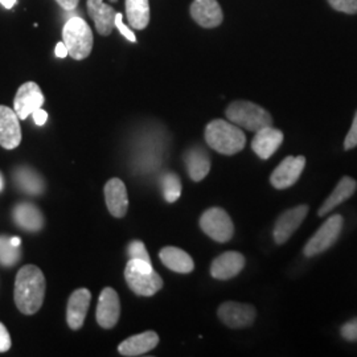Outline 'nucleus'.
<instances>
[{
    "instance_id": "nucleus-1",
    "label": "nucleus",
    "mask_w": 357,
    "mask_h": 357,
    "mask_svg": "<svg viewBox=\"0 0 357 357\" xmlns=\"http://www.w3.org/2000/svg\"><path fill=\"white\" fill-rule=\"evenodd\" d=\"M47 282L43 271L35 265H26L20 268L15 281V303L26 314L33 315L43 306Z\"/></svg>"
},
{
    "instance_id": "nucleus-6",
    "label": "nucleus",
    "mask_w": 357,
    "mask_h": 357,
    "mask_svg": "<svg viewBox=\"0 0 357 357\" xmlns=\"http://www.w3.org/2000/svg\"><path fill=\"white\" fill-rule=\"evenodd\" d=\"M344 220L340 215H332L318 231L308 240L303 253L306 257H315L326 250H328L333 243L337 241L342 229H343Z\"/></svg>"
},
{
    "instance_id": "nucleus-29",
    "label": "nucleus",
    "mask_w": 357,
    "mask_h": 357,
    "mask_svg": "<svg viewBox=\"0 0 357 357\" xmlns=\"http://www.w3.org/2000/svg\"><path fill=\"white\" fill-rule=\"evenodd\" d=\"M128 255L130 259H142L146 262H151L150 255L144 246V243L142 241H132L128 245Z\"/></svg>"
},
{
    "instance_id": "nucleus-26",
    "label": "nucleus",
    "mask_w": 357,
    "mask_h": 357,
    "mask_svg": "<svg viewBox=\"0 0 357 357\" xmlns=\"http://www.w3.org/2000/svg\"><path fill=\"white\" fill-rule=\"evenodd\" d=\"M126 16L128 24L142 31L150 23V1L149 0H126Z\"/></svg>"
},
{
    "instance_id": "nucleus-5",
    "label": "nucleus",
    "mask_w": 357,
    "mask_h": 357,
    "mask_svg": "<svg viewBox=\"0 0 357 357\" xmlns=\"http://www.w3.org/2000/svg\"><path fill=\"white\" fill-rule=\"evenodd\" d=\"M63 41L72 59H86L93 50V32L89 24L82 17H70L63 28Z\"/></svg>"
},
{
    "instance_id": "nucleus-27",
    "label": "nucleus",
    "mask_w": 357,
    "mask_h": 357,
    "mask_svg": "<svg viewBox=\"0 0 357 357\" xmlns=\"http://www.w3.org/2000/svg\"><path fill=\"white\" fill-rule=\"evenodd\" d=\"M20 246H15L11 243V237L0 236V265L11 268L20 261Z\"/></svg>"
},
{
    "instance_id": "nucleus-10",
    "label": "nucleus",
    "mask_w": 357,
    "mask_h": 357,
    "mask_svg": "<svg viewBox=\"0 0 357 357\" xmlns=\"http://www.w3.org/2000/svg\"><path fill=\"white\" fill-rule=\"evenodd\" d=\"M44 94L36 82L23 84L13 100V110L19 119H26L35 110L44 105Z\"/></svg>"
},
{
    "instance_id": "nucleus-35",
    "label": "nucleus",
    "mask_w": 357,
    "mask_h": 357,
    "mask_svg": "<svg viewBox=\"0 0 357 357\" xmlns=\"http://www.w3.org/2000/svg\"><path fill=\"white\" fill-rule=\"evenodd\" d=\"M32 116H33V121H35V123L38 126H44L47 123V121H48V113L45 110H43L41 107L38 109V110H35L32 113Z\"/></svg>"
},
{
    "instance_id": "nucleus-14",
    "label": "nucleus",
    "mask_w": 357,
    "mask_h": 357,
    "mask_svg": "<svg viewBox=\"0 0 357 357\" xmlns=\"http://www.w3.org/2000/svg\"><path fill=\"white\" fill-rule=\"evenodd\" d=\"M192 19L203 28H216L224 20V13L217 0H193Z\"/></svg>"
},
{
    "instance_id": "nucleus-24",
    "label": "nucleus",
    "mask_w": 357,
    "mask_h": 357,
    "mask_svg": "<svg viewBox=\"0 0 357 357\" xmlns=\"http://www.w3.org/2000/svg\"><path fill=\"white\" fill-rule=\"evenodd\" d=\"M160 261L165 266L180 274H188L195 268V262L191 255L175 246H166L160 250Z\"/></svg>"
},
{
    "instance_id": "nucleus-2",
    "label": "nucleus",
    "mask_w": 357,
    "mask_h": 357,
    "mask_svg": "<svg viewBox=\"0 0 357 357\" xmlns=\"http://www.w3.org/2000/svg\"><path fill=\"white\" fill-rule=\"evenodd\" d=\"M205 141L217 153L234 155L243 151L246 137L241 128L234 123L224 119H215L205 128Z\"/></svg>"
},
{
    "instance_id": "nucleus-31",
    "label": "nucleus",
    "mask_w": 357,
    "mask_h": 357,
    "mask_svg": "<svg viewBox=\"0 0 357 357\" xmlns=\"http://www.w3.org/2000/svg\"><path fill=\"white\" fill-rule=\"evenodd\" d=\"M114 23L115 28H116L125 38H128V41H131V43H135V41H137V38H135L134 32L123 23V15H122V13H116Z\"/></svg>"
},
{
    "instance_id": "nucleus-36",
    "label": "nucleus",
    "mask_w": 357,
    "mask_h": 357,
    "mask_svg": "<svg viewBox=\"0 0 357 357\" xmlns=\"http://www.w3.org/2000/svg\"><path fill=\"white\" fill-rule=\"evenodd\" d=\"M56 1L61 8H64L66 11H73L75 8H77L79 0H56Z\"/></svg>"
},
{
    "instance_id": "nucleus-23",
    "label": "nucleus",
    "mask_w": 357,
    "mask_h": 357,
    "mask_svg": "<svg viewBox=\"0 0 357 357\" xmlns=\"http://www.w3.org/2000/svg\"><path fill=\"white\" fill-rule=\"evenodd\" d=\"M357 190V183L352 178H342L335 190L332 191L331 195L326 199V202L320 206L319 216H326L331 211H333L336 206L343 204L345 200H348Z\"/></svg>"
},
{
    "instance_id": "nucleus-17",
    "label": "nucleus",
    "mask_w": 357,
    "mask_h": 357,
    "mask_svg": "<svg viewBox=\"0 0 357 357\" xmlns=\"http://www.w3.org/2000/svg\"><path fill=\"white\" fill-rule=\"evenodd\" d=\"M283 143V132L273 126L261 128L255 131V138L252 141V149L262 160H268Z\"/></svg>"
},
{
    "instance_id": "nucleus-9",
    "label": "nucleus",
    "mask_w": 357,
    "mask_h": 357,
    "mask_svg": "<svg viewBox=\"0 0 357 357\" xmlns=\"http://www.w3.org/2000/svg\"><path fill=\"white\" fill-rule=\"evenodd\" d=\"M218 318L229 328H245L255 323L257 312L250 305L238 302H225L218 307Z\"/></svg>"
},
{
    "instance_id": "nucleus-19",
    "label": "nucleus",
    "mask_w": 357,
    "mask_h": 357,
    "mask_svg": "<svg viewBox=\"0 0 357 357\" xmlns=\"http://www.w3.org/2000/svg\"><path fill=\"white\" fill-rule=\"evenodd\" d=\"M88 13L94 20V24L100 35H112L115 28L114 20L116 15L112 6L103 3V0H88Z\"/></svg>"
},
{
    "instance_id": "nucleus-34",
    "label": "nucleus",
    "mask_w": 357,
    "mask_h": 357,
    "mask_svg": "<svg viewBox=\"0 0 357 357\" xmlns=\"http://www.w3.org/2000/svg\"><path fill=\"white\" fill-rule=\"evenodd\" d=\"M11 348V336L6 326L0 323V352H7Z\"/></svg>"
},
{
    "instance_id": "nucleus-3",
    "label": "nucleus",
    "mask_w": 357,
    "mask_h": 357,
    "mask_svg": "<svg viewBox=\"0 0 357 357\" xmlns=\"http://www.w3.org/2000/svg\"><path fill=\"white\" fill-rule=\"evenodd\" d=\"M128 287L139 296H153L163 287L162 277L153 270L151 262L130 259L125 268Z\"/></svg>"
},
{
    "instance_id": "nucleus-12",
    "label": "nucleus",
    "mask_w": 357,
    "mask_h": 357,
    "mask_svg": "<svg viewBox=\"0 0 357 357\" xmlns=\"http://www.w3.org/2000/svg\"><path fill=\"white\" fill-rule=\"evenodd\" d=\"M22 142V128L15 110L0 105V146L6 150L16 149Z\"/></svg>"
},
{
    "instance_id": "nucleus-28",
    "label": "nucleus",
    "mask_w": 357,
    "mask_h": 357,
    "mask_svg": "<svg viewBox=\"0 0 357 357\" xmlns=\"http://www.w3.org/2000/svg\"><path fill=\"white\" fill-rule=\"evenodd\" d=\"M162 188L167 203H175L181 195V181L178 175L168 172L162 178Z\"/></svg>"
},
{
    "instance_id": "nucleus-18",
    "label": "nucleus",
    "mask_w": 357,
    "mask_h": 357,
    "mask_svg": "<svg viewBox=\"0 0 357 357\" xmlns=\"http://www.w3.org/2000/svg\"><path fill=\"white\" fill-rule=\"evenodd\" d=\"M105 200L109 212L114 217L126 216L128 208V190L121 178H110L105 185Z\"/></svg>"
},
{
    "instance_id": "nucleus-30",
    "label": "nucleus",
    "mask_w": 357,
    "mask_h": 357,
    "mask_svg": "<svg viewBox=\"0 0 357 357\" xmlns=\"http://www.w3.org/2000/svg\"><path fill=\"white\" fill-rule=\"evenodd\" d=\"M332 8L339 13H357V0H328Z\"/></svg>"
},
{
    "instance_id": "nucleus-15",
    "label": "nucleus",
    "mask_w": 357,
    "mask_h": 357,
    "mask_svg": "<svg viewBox=\"0 0 357 357\" xmlns=\"http://www.w3.org/2000/svg\"><path fill=\"white\" fill-rule=\"evenodd\" d=\"M245 266V257L238 252H227L218 255L211 265V275L215 280L227 281L238 275Z\"/></svg>"
},
{
    "instance_id": "nucleus-13",
    "label": "nucleus",
    "mask_w": 357,
    "mask_h": 357,
    "mask_svg": "<svg viewBox=\"0 0 357 357\" xmlns=\"http://www.w3.org/2000/svg\"><path fill=\"white\" fill-rule=\"evenodd\" d=\"M119 315H121V302H119L118 294L112 287L103 289L98 299L97 314H96L98 324L105 330H110L118 323Z\"/></svg>"
},
{
    "instance_id": "nucleus-33",
    "label": "nucleus",
    "mask_w": 357,
    "mask_h": 357,
    "mask_svg": "<svg viewBox=\"0 0 357 357\" xmlns=\"http://www.w3.org/2000/svg\"><path fill=\"white\" fill-rule=\"evenodd\" d=\"M357 146V112L354 118V122H352V126L349 132L347 134L344 141V149L345 150H352Z\"/></svg>"
},
{
    "instance_id": "nucleus-40",
    "label": "nucleus",
    "mask_w": 357,
    "mask_h": 357,
    "mask_svg": "<svg viewBox=\"0 0 357 357\" xmlns=\"http://www.w3.org/2000/svg\"><path fill=\"white\" fill-rule=\"evenodd\" d=\"M113 1H116V0H113Z\"/></svg>"
},
{
    "instance_id": "nucleus-8",
    "label": "nucleus",
    "mask_w": 357,
    "mask_h": 357,
    "mask_svg": "<svg viewBox=\"0 0 357 357\" xmlns=\"http://www.w3.org/2000/svg\"><path fill=\"white\" fill-rule=\"evenodd\" d=\"M306 167L305 156H287L281 165L274 169L270 176V183L277 190H286L294 185L301 178Z\"/></svg>"
},
{
    "instance_id": "nucleus-21",
    "label": "nucleus",
    "mask_w": 357,
    "mask_h": 357,
    "mask_svg": "<svg viewBox=\"0 0 357 357\" xmlns=\"http://www.w3.org/2000/svg\"><path fill=\"white\" fill-rule=\"evenodd\" d=\"M184 160L188 175L193 181H202L211 171V158L200 146L190 149L184 155Z\"/></svg>"
},
{
    "instance_id": "nucleus-7",
    "label": "nucleus",
    "mask_w": 357,
    "mask_h": 357,
    "mask_svg": "<svg viewBox=\"0 0 357 357\" xmlns=\"http://www.w3.org/2000/svg\"><path fill=\"white\" fill-rule=\"evenodd\" d=\"M200 228L212 240L221 243L230 241L234 233V227L229 215L217 206L205 211L200 218Z\"/></svg>"
},
{
    "instance_id": "nucleus-32",
    "label": "nucleus",
    "mask_w": 357,
    "mask_h": 357,
    "mask_svg": "<svg viewBox=\"0 0 357 357\" xmlns=\"http://www.w3.org/2000/svg\"><path fill=\"white\" fill-rule=\"evenodd\" d=\"M340 333L343 339L348 342H357V318L347 321L344 326L342 327Z\"/></svg>"
},
{
    "instance_id": "nucleus-4",
    "label": "nucleus",
    "mask_w": 357,
    "mask_h": 357,
    "mask_svg": "<svg viewBox=\"0 0 357 357\" xmlns=\"http://www.w3.org/2000/svg\"><path fill=\"white\" fill-rule=\"evenodd\" d=\"M225 114L229 122L236 126L255 132L273 125L271 115L262 106L249 101H234L230 103Z\"/></svg>"
},
{
    "instance_id": "nucleus-37",
    "label": "nucleus",
    "mask_w": 357,
    "mask_h": 357,
    "mask_svg": "<svg viewBox=\"0 0 357 357\" xmlns=\"http://www.w3.org/2000/svg\"><path fill=\"white\" fill-rule=\"evenodd\" d=\"M54 53H56V56H57L59 59H65L66 56H69V52H68V48H66V45H65L64 41H60V43H57V45H56V50H54Z\"/></svg>"
},
{
    "instance_id": "nucleus-20",
    "label": "nucleus",
    "mask_w": 357,
    "mask_h": 357,
    "mask_svg": "<svg viewBox=\"0 0 357 357\" xmlns=\"http://www.w3.org/2000/svg\"><path fill=\"white\" fill-rule=\"evenodd\" d=\"M159 343V336L153 331H146L139 335H134L122 342L118 351L122 356H141L150 351Z\"/></svg>"
},
{
    "instance_id": "nucleus-16",
    "label": "nucleus",
    "mask_w": 357,
    "mask_h": 357,
    "mask_svg": "<svg viewBox=\"0 0 357 357\" xmlns=\"http://www.w3.org/2000/svg\"><path fill=\"white\" fill-rule=\"evenodd\" d=\"M91 302V294L88 289H78L70 295L66 310L68 326L77 331L84 326Z\"/></svg>"
},
{
    "instance_id": "nucleus-39",
    "label": "nucleus",
    "mask_w": 357,
    "mask_h": 357,
    "mask_svg": "<svg viewBox=\"0 0 357 357\" xmlns=\"http://www.w3.org/2000/svg\"><path fill=\"white\" fill-rule=\"evenodd\" d=\"M3 188H4V178H3L1 174H0V192L3 191Z\"/></svg>"
},
{
    "instance_id": "nucleus-22",
    "label": "nucleus",
    "mask_w": 357,
    "mask_h": 357,
    "mask_svg": "<svg viewBox=\"0 0 357 357\" xmlns=\"http://www.w3.org/2000/svg\"><path fill=\"white\" fill-rule=\"evenodd\" d=\"M15 222L28 231H38L44 227V217L36 205L22 203L13 209Z\"/></svg>"
},
{
    "instance_id": "nucleus-11",
    "label": "nucleus",
    "mask_w": 357,
    "mask_h": 357,
    "mask_svg": "<svg viewBox=\"0 0 357 357\" xmlns=\"http://www.w3.org/2000/svg\"><path fill=\"white\" fill-rule=\"evenodd\" d=\"M307 213H308L307 205H298L295 208L283 212L281 216L278 217L273 230L274 241L278 245L286 243L295 233V230L302 225V222L307 217Z\"/></svg>"
},
{
    "instance_id": "nucleus-25",
    "label": "nucleus",
    "mask_w": 357,
    "mask_h": 357,
    "mask_svg": "<svg viewBox=\"0 0 357 357\" xmlns=\"http://www.w3.org/2000/svg\"><path fill=\"white\" fill-rule=\"evenodd\" d=\"M16 185L28 195H41L45 191V181L41 175L29 167H19L13 172Z\"/></svg>"
},
{
    "instance_id": "nucleus-38",
    "label": "nucleus",
    "mask_w": 357,
    "mask_h": 357,
    "mask_svg": "<svg viewBox=\"0 0 357 357\" xmlns=\"http://www.w3.org/2000/svg\"><path fill=\"white\" fill-rule=\"evenodd\" d=\"M0 4L7 8V10H11L13 6L16 4V0H0Z\"/></svg>"
}]
</instances>
